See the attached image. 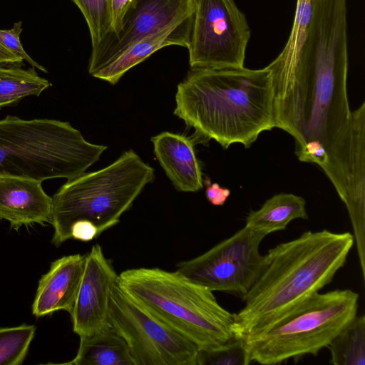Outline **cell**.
Returning <instances> with one entry per match:
<instances>
[{
  "label": "cell",
  "instance_id": "7",
  "mask_svg": "<svg viewBox=\"0 0 365 365\" xmlns=\"http://www.w3.org/2000/svg\"><path fill=\"white\" fill-rule=\"evenodd\" d=\"M110 327L126 342L134 365H197L199 348L120 287H113Z\"/></svg>",
  "mask_w": 365,
  "mask_h": 365
},
{
  "label": "cell",
  "instance_id": "24",
  "mask_svg": "<svg viewBox=\"0 0 365 365\" xmlns=\"http://www.w3.org/2000/svg\"><path fill=\"white\" fill-rule=\"evenodd\" d=\"M135 1V0H108L110 14L109 34H116L120 31L125 14Z\"/></svg>",
  "mask_w": 365,
  "mask_h": 365
},
{
  "label": "cell",
  "instance_id": "25",
  "mask_svg": "<svg viewBox=\"0 0 365 365\" xmlns=\"http://www.w3.org/2000/svg\"><path fill=\"white\" fill-rule=\"evenodd\" d=\"M100 235L96 226L87 220L75 222L70 228L69 237L83 242H89Z\"/></svg>",
  "mask_w": 365,
  "mask_h": 365
},
{
  "label": "cell",
  "instance_id": "26",
  "mask_svg": "<svg viewBox=\"0 0 365 365\" xmlns=\"http://www.w3.org/2000/svg\"><path fill=\"white\" fill-rule=\"evenodd\" d=\"M204 182L206 185L205 195L208 201L215 206L223 205L230 195V190L221 187L217 182L211 183L208 178H206Z\"/></svg>",
  "mask_w": 365,
  "mask_h": 365
},
{
  "label": "cell",
  "instance_id": "12",
  "mask_svg": "<svg viewBox=\"0 0 365 365\" xmlns=\"http://www.w3.org/2000/svg\"><path fill=\"white\" fill-rule=\"evenodd\" d=\"M41 181L0 175V220L12 229L50 222L52 197L43 190Z\"/></svg>",
  "mask_w": 365,
  "mask_h": 365
},
{
  "label": "cell",
  "instance_id": "1",
  "mask_svg": "<svg viewBox=\"0 0 365 365\" xmlns=\"http://www.w3.org/2000/svg\"><path fill=\"white\" fill-rule=\"evenodd\" d=\"M274 99L267 66L190 68L178 85L174 114L194 128L193 143L213 139L225 149L233 143L249 148L275 128Z\"/></svg>",
  "mask_w": 365,
  "mask_h": 365
},
{
  "label": "cell",
  "instance_id": "11",
  "mask_svg": "<svg viewBox=\"0 0 365 365\" xmlns=\"http://www.w3.org/2000/svg\"><path fill=\"white\" fill-rule=\"evenodd\" d=\"M112 262L96 244L86 255L85 267L77 297L70 313L73 331L88 336L110 327L109 304L113 287L118 282Z\"/></svg>",
  "mask_w": 365,
  "mask_h": 365
},
{
  "label": "cell",
  "instance_id": "2",
  "mask_svg": "<svg viewBox=\"0 0 365 365\" xmlns=\"http://www.w3.org/2000/svg\"><path fill=\"white\" fill-rule=\"evenodd\" d=\"M349 232L306 231L269 249L259 276L234 314V334L243 339L272 324L329 284L354 245Z\"/></svg>",
  "mask_w": 365,
  "mask_h": 365
},
{
  "label": "cell",
  "instance_id": "9",
  "mask_svg": "<svg viewBox=\"0 0 365 365\" xmlns=\"http://www.w3.org/2000/svg\"><path fill=\"white\" fill-rule=\"evenodd\" d=\"M267 235L244 227L203 254L176 264V271L212 292L245 296L259 276Z\"/></svg>",
  "mask_w": 365,
  "mask_h": 365
},
{
  "label": "cell",
  "instance_id": "3",
  "mask_svg": "<svg viewBox=\"0 0 365 365\" xmlns=\"http://www.w3.org/2000/svg\"><path fill=\"white\" fill-rule=\"evenodd\" d=\"M118 284L200 350L235 338L234 314L217 302L213 292L176 270L129 269L118 274Z\"/></svg>",
  "mask_w": 365,
  "mask_h": 365
},
{
  "label": "cell",
  "instance_id": "8",
  "mask_svg": "<svg viewBox=\"0 0 365 365\" xmlns=\"http://www.w3.org/2000/svg\"><path fill=\"white\" fill-rule=\"evenodd\" d=\"M251 36L235 0H194L189 44L190 68L244 67Z\"/></svg>",
  "mask_w": 365,
  "mask_h": 365
},
{
  "label": "cell",
  "instance_id": "19",
  "mask_svg": "<svg viewBox=\"0 0 365 365\" xmlns=\"http://www.w3.org/2000/svg\"><path fill=\"white\" fill-rule=\"evenodd\" d=\"M2 65L0 64V108L26 96H38L50 86L34 68L24 69Z\"/></svg>",
  "mask_w": 365,
  "mask_h": 365
},
{
  "label": "cell",
  "instance_id": "23",
  "mask_svg": "<svg viewBox=\"0 0 365 365\" xmlns=\"http://www.w3.org/2000/svg\"><path fill=\"white\" fill-rule=\"evenodd\" d=\"M22 31V23L21 21L15 23L11 29H0V43L21 59L26 61L34 68L46 73L47 70L32 59L24 49L19 38Z\"/></svg>",
  "mask_w": 365,
  "mask_h": 365
},
{
  "label": "cell",
  "instance_id": "10",
  "mask_svg": "<svg viewBox=\"0 0 365 365\" xmlns=\"http://www.w3.org/2000/svg\"><path fill=\"white\" fill-rule=\"evenodd\" d=\"M193 4L194 0H135L125 14L120 31L108 34L92 49L89 74L92 76L115 60L135 41L191 16Z\"/></svg>",
  "mask_w": 365,
  "mask_h": 365
},
{
  "label": "cell",
  "instance_id": "27",
  "mask_svg": "<svg viewBox=\"0 0 365 365\" xmlns=\"http://www.w3.org/2000/svg\"><path fill=\"white\" fill-rule=\"evenodd\" d=\"M22 61L0 43V64L19 63Z\"/></svg>",
  "mask_w": 365,
  "mask_h": 365
},
{
  "label": "cell",
  "instance_id": "21",
  "mask_svg": "<svg viewBox=\"0 0 365 365\" xmlns=\"http://www.w3.org/2000/svg\"><path fill=\"white\" fill-rule=\"evenodd\" d=\"M80 9L88 25L92 44L96 48L110 31L108 0H71Z\"/></svg>",
  "mask_w": 365,
  "mask_h": 365
},
{
  "label": "cell",
  "instance_id": "5",
  "mask_svg": "<svg viewBox=\"0 0 365 365\" xmlns=\"http://www.w3.org/2000/svg\"><path fill=\"white\" fill-rule=\"evenodd\" d=\"M154 178L153 168L129 150L108 166L68 180L52 197L51 242L59 247L70 240L71 226L78 220L91 222L101 235L120 222Z\"/></svg>",
  "mask_w": 365,
  "mask_h": 365
},
{
  "label": "cell",
  "instance_id": "17",
  "mask_svg": "<svg viewBox=\"0 0 365 365\" xmlns=\"http://www.w3.org/2000/svg\"><path fill=\"white\" fill-rule=\"evenodd\" d=\"M295 219H309L304 199L294 194L282 192L267 200L259 210L250 211L245 226L267 235L285 230Z\"/></svg>",
  "mask_w": 365,
  "mask_h": 365
},
{
  "label": "cell",
  "instance_id": "16",
  "mask_svg": "<svg viewBox=\"0 0 365 365\" xmlns=\"http://www.w3.org/2000/svg\"><path fill=\"white\" fill-rule=\"evenodd\" d=\"M79 337L76 356L65 364L134 365L126 342L111 327Z\"/></svg>",
  "mask_w": 365,
  "mask_h": 365
},
{
  "label": "cell",
  "instance_id": "18",
  "mask_svg": "<svg viewBox=\"0 0 365 365\" xmlns=\"http://www.w3.org/2000/svg\"><path fill=\"white\" fill-rule=\"evenodd\" d=\"M330 364L365 365V317L356 315L336 335L329 345Z\"/></svg>",
  "mask_w": 365,
  "mask_h": 365
},
{
  "label": "cell",
  "instance_id": "20",
  "mask_svg": "<svg viewBox=\"0 0 365 365\" xmlns=\"http://www.w3.org/2000/svg\"><path fill=\"white\" fill-rule=\"evenodd\" d=\"M35 332L36 327L28 324L0 328V365L21 364Z\"/></svg>",
  "mask_w": 365,
  "mask_h": 365
},
{
  "label": "cell",
  "instance_id": "13",
  "mask_svg": "<svg viewBox=\"0 0 365 365\" xmlns=\"http://www.w3.org/2000/svg\"><path fill=\"white\" fill-rule=\"evenodd\" d=\"M86 255L63 256L53 261L38 282L32 313L36 317L56 311L69 314L74 306L85 267Z\"/></svg>",
  "mask_w": 365,
  "mask_h": 365
},
{
  "label": "cell",
  "instance_id": "14",
  "mask_svg": "<svg viewBox=\"0 0 365 365\" xmlns=\"http://www.w3.org/2000/svg\"><path fill=\"white\" fill-rule=\"evenodd\" d=\"M151 142L158 161L176 190L195 192L202 188V173L190 138L165 131L152 137Z\"/></svg>",
  "mask_w": 365,
  "mask_h": 365
},
{
  "label": "cell",
  "instance_id": "4",
  "mask_svg": "<svg viewBox=\"0 0 365 365\" xmlns=\"http://www.w3.org/2000/svg\"><path fill=\"white\" fill-rule=\"evenodd\" d=\"M107 149L86 141L68 122L0 120V175L38 181L78 177Z\"/></svg>",
  "mask_w": 365,
  "mask_h": 365
},
{
  "label": "cell",
  "instance_id": "15",
  "mask_svg": "<svg viewBox=\"0 0 365 365\" xmlns=\"http://www.w3.org/2000/svg\"><path fill=\"white\" fill-rule=\"evenodd\" d=\"M191 24L192 15L147 35L135 41L118 58L95 72L92 76L114 85L130 68L159 49L169 46L187 48Z\"/></svg>",
  "mask_w": 365,
  "mask_h": 365
},
{
  "label": "cell",
  "instance_id": "22",
  "mask_svg": "<svg viewBox=\"0 0 365 365\" xmlns=\"http://www.w3.org/2000/svg\"><path fill=\"white\" fill-rule=\"evenodd\" d=\"M250 361L244 341L234 338L210 350H200L197 365H248Z\"/></svg>",
  "mask_w": 365,
  "mask_h": 365
},
{
  "label": "cell",
  "instance_id": "6",
  "mask_svg": "<svg viewBox=\"0 0 365 365\" xmlns=\"http://www.w3.org/2000/svg\"><path fill=\"white\" fill-rule=\"evenodd\" d=\"M359 297L349 289L312 294L263 330L242 339L250 362L274 365L317 355L357 314Z\"/></svg>",
  "mask_w": 365,
  "mask_h": 365
}]
</instances>
